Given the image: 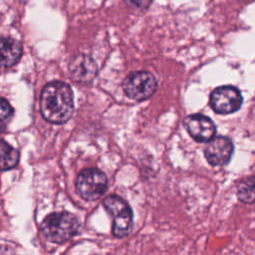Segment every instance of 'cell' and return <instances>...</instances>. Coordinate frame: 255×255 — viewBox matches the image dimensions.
I'll list each match as a JSON object with an SVG mask.
<instances>
[{"label":"cell","instance_id":"11","mask_svg":"<svg viewBox=\"0 0 255 255\" xmlns=\"http://www.w3.org/2000/svg\"><path fill=\"white\" fill-rule=\"evenodd\" d=\"M236 195L245 204L255 203V175L243 177L237 182Z\"/></svg>","mask_w":255,"mask_h":255},{"label":"cell","instance_id":"5","mask_svg":"<svg viewBox=\"0 0 255 255\" xmlns=\"http://www.w3.org/2000/svg\"><path fill=\"white\" fill-rule=\"evenodd\" d=\"M76 188L85 200H97L108 188V178L104 171L96 167L83 169L77 176Z\"/></svg>","mask_w":255,"mask_h":255},{"label":"cell","instance_id":"10","mask_svg":"<svg viewBox=\"0 0 255 255\" xmlns=\"http://www.w3.org/2000/svg\"><path fill=\"white\" fill-rule=\"evenodd\" d=\"M22 56V45L10 37H0V68L14 66Z\"/></svg>","mask_w":255,"mask_h":255},{"label":"cell","instance_id":"6","mask_svg":"<svg viewBox=\"0 0 255 255\" xmlns=\"http://www.w3.org/2000/svg\"><path fill=\"white\" fill-rule=\"evenodd\" d=\"M243 104L240 90L232 85L215 88L209 97L211 109L219 115H230L237 112Z\"/></svg>","mask_w":255,"mask_h":255},{"label":"cell","instance_id":"3","mask_svg":"<svg viewBox=\"0 0 255 255\" xmlns=\"http://www.w3.org/2000/svg\"><path fill=\"white\" fill-rule=\"evenodd\" d=\"M103 205L113 218L112 231L117 238L130 234L133 228V213L128 202L117 194L108 195Z\"/></svg>","mask_w":255,"mask_h":255},{"label":"cell","instance_id":"7","mask_svg":"<svg viewBox=\"0 0 255 255\" xmlns=\"http://www.w3.org/2000/svg\"><path fill=\"white\" fill-rule=\"evenodd\" d=\"M234 152V144L228 136L217 135L212 137L204 148V156L211 166L226 165Z\"/></svg>","mask_w":255,"mask_h":255},{"label":"cell","instance_id":"4","mask_svg":"<svg viewBox=\"0 0 255 255\" xmlns=\"http://www.w3.org/2000/svg\"><path fill=\"white\" fill-rule=\"evenodd\" d=\"M122 87L128 99L135 102H142L155 93L157 81L150 72L134 71L125 78Z\"/></svg>","mask_w":255,"mask_h":255},{"label":"cell","instance_id":"14","mask_svg":"<svg viewBox=\"0 0 255 255\" xmlns=\"http://www.w3.org/2000/svg\"><path fill=\"white\" fill-rule=\"evenodd\" d=\"M127 4L135 9H146L151 4L152 0H126Z\"/></svg>","mask_w":255,"mask_h":255},{"label":"cell","instance_id":"2","mask_svg":"<svg viewBox=\"0 0 255 255\" xmlns=\"http://www.w3.org/2000/svg\"><path fill=\"white\" fill-rule=\"evenodd\" d=\"M44 237L54 243H64L72 239L80 229L79 218L67 211L48 215L40 226Z\"/></svg>","mask_w":255,"mask_h":255},{"label":"cell","instance_id":"8","mask_svg":"<svg viewBox=\"0 0 255 255\" xmlns=\"http://www.w3.org/2000/svg\"><path fill=\"white\" fill-rule=\"evenodd\" d=\"M183 126L188 134L197 142H207L216 134V126L207 116L192 114L183 120Z\"/></svg>","mask_w":255,"mask_h":255},{"label":"cell","instance_id":"9","mask_svg":"<svg viewBox=\"0 0 255 255\" xmlns=\"http://www.w3.org/2000/svg\"><path fill=\"white\" fill-rule=\"evenodd\" d=\"M70 73L76 82L88 84L97 76L98 67L91 57L79 55L71 62Z\"/></svg>","mask_w":255,"mask_h":255},{"label":"cell","instance_id":"12","mask_svg":"<svg viewBox=\"0 0 255 255\" xmlns=\"http://www.w3.org/2000/svg\"><path fill=\"white\" fill-rule=\"evenodd\" d=\"M19 161V151L5 140L0 139V169L15 167Z\"/></svg>","mask_w":255,"mask_h":255},{"label":"cell","instance_id":"1","mask_svg":"<svg viewBox=\"0 0 255 255\" xmlns=\"http://www.w3.org/2000/svg\"><path fill=\"white\" fill-rule=\"evenodd\" d=\"M40 111L45 120L52 124L67 122L74 112L73 92L64 82L47 84L41 94Z\"/></svg>","mask_w":255,"mask_h":255},{"label":"cell","instance_id":"13","mask_svg":"<svg viewBox=\"0 0 255 255\" xmlns=\"http://www.w3.org/2000/svg\"><path fill=\"white\" fill-rule=\"evenodd\" d=\"M13 116L14 111L11 105L5 99L0 98V132L6 129Z\"/></svg>","mask_w":255,"mask_h":255}]
</instances>
